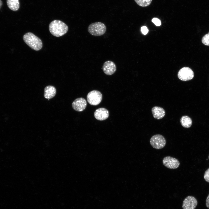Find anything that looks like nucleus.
<instances>
[{"mask_svg":"<svg viewBox=\"0 0 209 209\" xmlns=\"http://www.w3.org/2000/svg\"><path fill=\"white\" fill-rule=\"evenodd\" d=\"M163 163L166 167L172 169L177 168L180 165V162L176 158L168 156L163 158Z\"/></svg>","mask_w":209,"mask_h":209,"instance_id":"0eeeda50","label":"nucleus"},{"mask_svg":"<svg viewBox=\"0 0 209 209\" xmlns=\"http://www.w3.org/2000/svg\"><path fill=\"white\" fill-rule=\"evenodd\" d=\"M208 159H209V156H208Z\"/></svg>","mask_w":209,"mask_h":209,"instance_id":"5701e85b","label":"nucleus"},{"mask_svg":"<svg viewBox=\"0 0 209 209\" xmlns=\"http://www.w3.org/2000/svg\"><path fill=\"white\" fill-rule=\"evenodd\" d=\"M204 178L206 182L209 183V168L205 171L204 175Z\"/></svg>","mask_w":209,"mask_h":209,"instance_id":"6ab92c4d","label":"nucleus"},{"mask_svg":"<svg viewBox=\"0 0 209 209\" xmlns=\"http://www.w3.org/2000/svg\"><path fill=\"white\" fill-rule=\"evenodd\" d=\"M102 99V95L97 90H93L88 93L87 96V100L88 103L91 105L96 106L99 104Z\"/></svg>","mask_w":209,"mask_h":209,"instance_id":"39448f33","label":"nucleus"},{"mask_svg":"<svg viewBox=\"0 0 209 209\" xmlns=\"http://www.w3.org/2000/svg\"><path fill=\"white\" fill-rule=\"evenodd\" d=\"M2 2L1 0H0V9L1 8L2 5Z\"/></svg>","mask_w":209,"mask_h":209,"instance_id":"4be33fe9","label":"nucleus"},{"mask_svg":"<svg viewBox=\"0 0 209 209\" xmlns=\"http://www.w3.org/2000/svg\"><path fill=\"white\" fill-rule=\"evenodd\" d=\"M72 105L75 110L80 112L85 109L87 105V102L84 98H76L73 101Z\"/></svg>","mask_w":209,"mask_h":209,"instance_id":"1a4fd4ad","label":"nucleus"},{"mask_svg":"<svg viewBox=\"0 0 209 209\" xmlns=\"http://www.w3.org/2000/svg\"><path fill=\"white\" fill-rule=\"evenodd\" d=\"M206 204L207 207L209 209V194L207 197Z\"/></svg>","mask_w":209,"mask_h":209,"instance_id":"412c9836","label":"nucleus"},{"mask_svg":"<svg viewBox=\"0 0 209 209\" xmlns=\"http://www.w3.org/2000/svg\"><path fill=\"white\" fill-rule=\"evenodd\" d=\"M102 69L105 74L107 75H111L116 72V67L115 64L113 62L108 60L104 63Z\"/></svg>","mask_w":209,"mask_h":209,"instance_id":"9d476101","label":"nucleus"},{"mask_svg":"<svg viewBox=\"0 0 209 209\" xmlns=\"http://www.w3.org/2000/svg\"><path fill=\"white\" fill-rule=\"evenodd\" d=\"M197 204V200L195 197L189 196L183 200L182 207L183 209H195Z\"/></svg>","mask_w":209,"mask_h":209,"instance_id":"6e6552de","label":"nucleus"},{"mask_svg":"<svg viewBox=\"0 0 209 209\" xmlns=\"http://www.w3.org/2000/svg\"><path fill=\"white\" fill-rule=\"evenodd\" d=\"M194 73L192 70L188 67H184L179 71L178 77L181 80L187 81L192 80L194 77Z\"/></svg>","mask_w":209,"mask_h":209,"instance_id":"423d86ee","label":"nucleus"},{"mask_svg":"<svg viewBox=\"0 0 209 209\" xmlns=\"http://www.w3.org/2000/svg\"><path fill=\"white\" fill-rule=\"evenodd\" d=\"M180 121L182 126L185 128H190L192 124V119L187 116H182L180 119Z\"/></svg>","mask_w":209,"mask_h":209,"instance_id":"2eb2a0df","label":"nucleus"},{"mask_svg":"<svg viewBox=\"0 0 209 209\" xmlns=\"http://www.w3.org/2000/svg\"><path fill=\"white\" fill-rule=\"evenodd\" d=\"M56 90L55 88L51 85L47 86L44 89V97L48 99L53 98L55 95Z\"/></svg>","mask_w":209,"mask_h":209,"instance_id":"ddd939ff","label":"nucleus"},{"mask_svg":"<svg viewBox=\"0 0 209 209\" xmlns=\"http://www.w3.org/2000/svg\"><path fill=\"white\" fill-rule=\"evenodd\" d=\"M49 29L52 35L56 37H60L63 35L67 32L68 27L63 21L55 20L50 23Z\"/></svg>","mask_w":209,"mask_h":209,"instance_id":"f257e3e1","label":"nucleus"},{"mask_svg":"<svg viewBox=\"0 0 209 209\" xmlns=\"http://www.w3.org/2000/svg\"><path fill=\"white\" fill-rule=\"evenodd\" d=\"M201 41L204 45L209 46V32L203 37Z\"/></svg>","mask_w":209,"mask_h":209,"instance_id":"f3484780","label":"nucleus"},{"mask_svg":"<svg viewBox=\"0 0 209 209\" xmlns=\"http://www.w3.org/2000/svg\"><path fill=\"white\" fill-rule=\"evenodd\" d=\"M152 112L153 117L158 120L162 118L165 115V111L164 109L158 106L153 107L152 109Z\"/></svg>","mask_w":209,"mask_h":209,"instance_id":"f8f14e48","label":"nucleus"},{"mask_svg":"<svg viewBox=\"0 0 209 209\" xmlns=\"http://www.w3.org/2000/svg\"><path fill=\"white\" fill-rule=\"evenodd\" d=\"M108 110L104 108L97 109L95 111L94 116L95 118L99 120H103L107 119L109 116Z\"/></svg>","mask_w":209,"mask_h":209,"instance_id":"9b49d317","label":"nucleus"},{"mask_svg":"<svg viewBox=\"0 0 209 209\" xmlns=\"http://www.w3.org/2000/svg\"><path fill=\"white\" fill-rule=\"evenodd\" d=\"M6 3L9 8L12 11H17L19 8V0H7Z\"/></svg>","mask_w":209,"mask_h":209,"instance_id":"4468645a","label":"nucleus"},{"mask_svg":"<svg viewBox=\"0 0 209 209\" xmlns=\"http://www.w3.org/2000/svg\"><path fill=\"white\" fill-rule=\"evenodd\" d=\"M152 22L157 26H160L161 24L160 20L157 18H153L152 19Z\"/></svg>","mask_w":209,"mask_h":209,"instance_id":"a211bd4d","label":"nucleus"},{"mask_svg":"<svg viewBox=\"0 0 209 209\" xmlns=\"http://www.w3.org/2000/svg\"><path fill=\"white\" fill-rule=\"evenodd\" d=\"M24 42L31 48L36 51L41 50L43 46L41 39L31 32L25 34L23 36Z\"/></svg>","mask_w":209,"mask_h":209,"instance_id":"f03ea898","label":"nucleus"},{"mask_svg":"<svg viewBox=\"0 0 209 209\" xmlns=\"http://www.w3.org/2000/svg\"><path fill=\"white\" fill-rule=\"evenodd\" d=\"M106 30V27L103 23L96 22L91 24L88 26V31L90 34L95 36L104 35Z\"/></svg>","mask_w":209,"mask_h":209,"instance_id":"7ed1b4c3","label":"nucleus"},{"mask_svg":"<svg viewBox=\"0 0 209 209\" xmlns=\"http://www.w3.org/2000/svg\"><path fill=\"white\" fill-rule=\"evenodd\" d=\"M138 6L142 7H146L149 6L152 0H134Z\"/></svg>","mask_w":209,"mask_h":209,"instance_id":"dca6fc26","label":"nucleus"},{"mask_svg":"<svg viewBox=\"0 0 209 209\" xmlns=\"http://www.w3.org/2000/svg\"><path fill=\"white\" fill-rule=\"evenodd\" d=\"M150 143L151 146L156 149L163 148L166 144V140L164 137L161 134H156L151 138Z\"/></svg>","mask_w":209,"mask_h":209,"instance_id":"20e7f679","label":"nucleus"},{"mask_svg":"<svg viewBox=\"0 0 209 209\" xmlns=\"http://www.w3.org/2000/svg\"><path fill=\"white\" fill-rule=\"evenodd\" d=\"M141 31L143 35H145L148 32V30L146 26H143L141 28Z\"/></svg>","mask_w":209,"mask_h":209,"instance_id":"aec40b11","label":"nucleus"}]
</instances>
